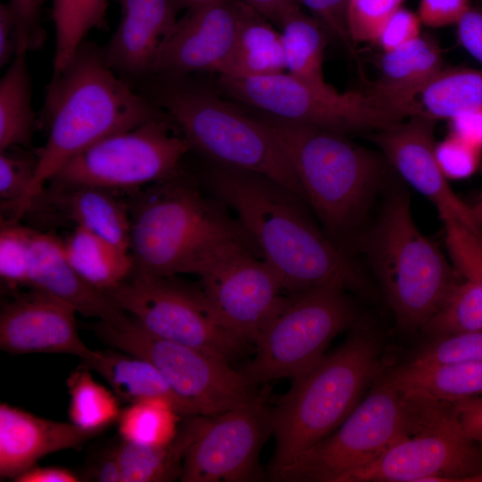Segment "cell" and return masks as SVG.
Masks as SVG:
<instances>
[{
  "label": "cell",
  "instance_id": "cb8c5ba5",
  "mask_svg": "<svg viewBox=\"0 0 482 482\" xmlns=\"http://www.w3.org/2000/svg\"><path fill=\"white\" fill-rule=\"evenodd\" d=\"M35 207L47 208L51 216L55 214L60 220L129 252V212L111 190L92 186H48L31 200L27 211Z\"/></svg>",
  "mask_w": 482,
  "mask_h": 482
},
{
  "label": "cell",
  "instance_id": "4316f807",
  "mask_svg": "<svg viewBox=\"0 0 482 482\" xmlns=\"http://www.w3.org/2000/svg\"><path fill=\"white\" fill-rule=\"evenodd\" d=\"M276 28L241 0L235 44L219 76L252 78L285 72L282 38Z\"/></svg>",
  "mask_w": 482,
  "mask_h": 482
},
{
  "label": "cell",
  "instance_id": "f5cc1de1",
  "mask_svg": "<svg viewBox=\"0 0 482 482\" xmlns=\"http://www.w3.org/2000/svg\"><path fill=\"white\" fill-rule=\"evenodd\" d=\"M17 44L14 16L9 4H0V67L12 61L16 54Z\"/></svg>",
  "mask_w": 482,
  "mask_h": 482
},
{
  "label": "cell",
  "instance_id": "5bb4252c",
  "mask_svg": "<svg viewBox=\"0 0 482 482\" xmlns=\"http://www.w3.org/2000/svg\"><path fill=\"white\" fill-rule=\"evenodd\" d=\"M172 125L170 118L156 119L107 137L69 161L49 186L131 189L170 179L192 149Z\"/></svg>",
  "mask_w": 482,
  "mask_h": 482
},
{
  "label": "cell",
  "instance_id": "44dd1931",
  "mask_svg": "<svg viewBox=\"0 0 482 482\" xmlns=\"http://www.w3.org/2000/svg\"><path fill=\"white\" fill-rule=\"evenodd\" d=\"M96 435L71 422L37 417L0 404V477L14 480L52 453L78 448Z\"/></svg>",
  "mask_w": 482,
  "mask_h": 482
},
{
  "label": "cell",
  "instance_id": "7a4b0ae2",
  "mask_svg": "<svg viewBox=\"0 0 482 482\" xmlns=\"http://www.w3.org/2000/svg\"><path fill=\"white\" fill-rule=\"evenodd\" d=\"M43 113L48 137L37 152L36 173L14 213L17 219L46 183L87 148L147 121L170 118L112 70L104 48L86 40L52 75Z\"/></svg>",
  "mask_w": 482,
  "mask_h": 482
},
{
  "label": "cell",
  "instance_id": "7bdbcfd3",
  "mask_svg": "<svg viewBox=\"0 0 482 482\" xmlns=\"http://www.w3.org/2000/svg\"><path fill=\"white\" fill-rule=\"evenodd\" d=\"M437 162L449 178H456L470 173L477 163V147L451 134L436 145Z\"/></svg>",
  "mask_w": 482,
  "mask_h": 482
},
{
  "label": "cell",
  "instance_id": "d590c367",
  "mask_svg": "<svg viewBox=\"0 0 482 482\" xmlns=\"http://www.w3.org/2000/svg\"><path fill=\"white\" fill-rule=\"evenodd\" d=\"M421 329L433 338L481 331L482 287L467 278L456 282Z\"/></svg>",
  "mask_w": 482,
  "mask_h": 482
},
{
  "label": "cell",
  "instance_id": "8fae6325",
  "mask_svg": "<svg viewBox=\"0 0 482 482\" xmlns=\"http://www.w3.org/2000/svg\"><path fill=\"white\" fill-rule=\"evenodd\" d=\"M88 328L104 344L142 357L162 373L195 415H214L241 406L257 395L241 370L197 348L157 337L129 319L119 324L98 320Z\"/></svg>",
  "mask_w": 482,
  "mask_h": 482
},
{
  "label": "cell",
  "instance_id": "277c9868",
  "mask_svg": "<svg viewBox=\"0 0 482 482\" xmlns=\"http://www.w3.org/2000/svg\"><path fill=\"white\" fill-rule=\"evenodd\" d=\"M349 337L325 354L270 409L275 448L269 465L272 478L295 457L334 432L362 400L381 371V341L356 321Z\"/></svg>",
  "mask_w": 482,
  "mask_h": 482
},
{
  "label": "cell",
  "instance_id": "f1b7e54d",
  "mask_svg": "<svg viewBox=\"0 0 482 482\" xmlns=\"http://www.w3.org/2000/svg\"><path fill=\"white\" fill-rule=\"evenodd\" d=\"M67 260L90 285L104 292L127 279L133 270L129 252L80 228L62 239Z\"/></svg>",
  "mask_w": 482,
  "mask_h": 482
},
{
  "label": "cell",
  "instance_id": "60d3db41",
  "mask_svg": "<svg viewBox=\"0 0 482 482\" xmlns=\"http://www.w3.org/2000/svg\"><path fill=\"white\" fill-rule=\"evenodd\" d=\"M412 361L417 362H482V330L434 337Z\"/></svg>",
  "mask_w": 482,
  "mask_h": 482
},
{
  "label": "cell",
  "instance_id": "ffe728a7",
  "mask_svg": "<svg viewBox=\"0 0 482 482\" xmlns=\"http://www.w3.org/2000/svg\"><path fill=\"white\" fill-rule=\"evenodd\" d=\"M116 1L120 20L104 50L112 70L133 87L151 75L160 47L179 21L181 4L178 0Z\"/></svg>",
  "mask_w": 482,
  "mask_h": 482
},
{
  "label": "cell",
  "instance_id": "5b68a950",
  "mask_svg": "<svg viewBox=\"0 0 482 482\" xmlns=\"http://www.w3.org/2000/svg\"><path fill=\"white\" fill-rule=\"evenodd\" d=\"M137 87L210 162L267 177L305 201L294 170L271 135L253 114L227 102L212 87L192 75H152Z\"/></svg>",
  "mask_w": 482,
  "mask_h": 482
},
{
  "label": "cell",
  "instance_id": "7dc6e473",
  "mask_svg": "<svg viewBox=\"0 0 482 482\" xmlns=\"http://www.w3.org/2000/svg\"><path fill=\"white\" fill-rule=\"evenodd\" d=\"M456 25L461 45L482 63V9L470 7Z\"/></svg>",
  "mask_w": 482,
  "mask_h": 482
},
{
  "label": "cell",
  "instance_id": "d6986e66",
  "mask_svg": "<svg viewBox=\"0 0 482 482\" xmlns=\"http://www.w3.org/2000/svg\"><path fill=\"white\" fill-rule=\"evenodd\" d=\"M76 313L69 303L38 289L16 294L0 312V347L11 354H72L88 366L99 351L79 337Z\"/></svg>",
  "mask_w": 482,
  "mask_h": 482
},
{
  "label": "cell",
  "instance_id": "f907efd6",
  "mask_svg": "<svg viewBox=\"0 0 482 482\" xmlns=\"http://www.w3.org/2000/svg\"><path fill=\"white\" fill-rule=\"evenodd\" d=\"M84 478L97 482H122L116 445L99 454L87 468Z\"/></svg>",
  "mask_w": 482,
  "mask_h": 482
},
{
  "label": "cell",
  "instance_id": "ab89813d",
  "mask_svg": "<svg viewBox=\"0 0 482 482\" xmlns=\"http://www.w3.org/2000/svg\"><path fill=\"white\" fill-rule=\"evenodd\" d=\"M444 223L445 245L454 269L464 278L482 282V235L455 221Z\"/></svg>",
  "mask_w": 482,
  "mask_h": 482
},
{
  "label": "cell",
  "instance_id": "9c48e42d",
  "mask_svg": "<svg viewBox=\"0 0 482 482\" xmlns=\"http://www.w3.org/2000/svg\"><path fill=\"white\" fill-rule=\"evenodd\" d=\"M412 408L385 377L329 436L281 469L277 481L341 482L411 433Z\"/></svg>",
  "mask_w": 482,
  "mask_h": 482
},
{
  "label": "cell",
  "instance_id": "6da1fadb",
  "mask_svg": "<svg viewBox=\"0 0 482 482\" xmlns=\"http://www.w3.org/2000/svg\"><path fill=\"white\" fill-rule=\"evenodd\" d=\"M204 175L212 196L235 212L284 291L364 287L352 255L313 223L292 191L262 175L212 162Z\"/></svg>",
  "mask_w": 482,
  "mask_h": 482
},
{
  "label": "cell",
  "instance_id": "52a82bcc",
  "mask_svg": "<svg viewBox=\"0 0 482 482\" xmlns=\"http://www.w3.org/2000/svg\"><path fill=\"white\" fill-rule=\"evenodd\" d=\"M354 249L366 257L397 325L405 331L422 328L456 283L455 269L420 230L410 196L402 188L388 193L374 225L345 248L348 253Z\"/></svg>",
  "mask_w": 482,
  "mask_h": 482
},
{
  "label": "cell",
  "instance_id": "e575fe53",
  "mask_svg": "<svg viewBox=\"0 0 482 482\" xmlns=\"http://www.w3.org/2000/svg\"><path fill=\"white\" fill-rule=\"evenodd\" d=\"M181 415L163 399H148L129 403L118 419L122 440L153 446L170 444L178 435Z\"/></svg>",
  "mask_w": 482,
  "mask_h": 482
},
{
  "label": "cell",
  "instance_id": "d6a6232c",
  "mask_svg": "<svg viewBox=\"0 0 482 482\" xmlns=\"http://www.w3.org/2000/svg\"><path fill=\"white\" fill-rule=\"evenodd\" d=\"M89 369L83 363L67 378L68 415L73 425L96 436L118 421L121 409L117 395L95 380Z\"/></svg>",
  "mask_w": 482,
  "mask_h": 482
},
{
  "label": "cell",
  "instance_id": "74e56055",
  "mask_svg": "<svg viewBox=\"0 0 482 482\" xmlns=\"http://www.w3.org/2000/svg\"><path fill=\"white\" fill-rule=\"evenodd\" d=\"M21 148L11 147L0 151L1 204L4 209L11 210L12 217L29 189L37 167V154Z\"/></svg>",
  "mask_w": 482,
  "mask_h": 482
},
{
  "label": "cell",
  "instance_id": "d4e9b609",
  "mask_svg": "<svg viewBox=\"0 0 482 482\" xmlns=\"http://www.w3.org/2000/svg\"><path fill=\"white\" fill-rule=\"evenodd\" d=\"M405 396L453 403L482 395V362L411 361L387 376Z\"/></svg>",
  "mask_w": 482,
  "mask_h": 482
},
{
  "label": "cell",
  "instance_id": "4dcf8cb0",
  "mask_svg": "<svg viewBox=\"0 0 482 482\" xmlns=\"http://www.w3.org/2000/svg\"><path fill=\"white\" fill-rule=\"evenodd\" d=\"M26 53H17L0 80V151L31 145L37 124Z\"/></svg>",
  "mask_w": 482,
  "mask_h": 482
},
{
  "label": "cell",
  "instance_id": "ee69618b",
  "mask_svg": "<svg viewBox=\"0 0 482 482\" xmlns=\"http://www.w3.org/2000/svg\"><path fill=\"white\" fill-rule=\"evenodd\" d=\"M418 14L401 7L385 23L374 43L383 52L398 48L421 35Z\"/></svg>",
  "mask_w": 482,
  "mask_h": 482
},
{
  "label": "cell",
  "instance_id": "db71d44e",
  "mask_svg": "<svg viewBox=\"0 0 482 482\" xmlns=\"http://www.w3.org/2000/svg\"><path fill=\"white\" fill-rule=\"evenodd\" d=\"M82 478L74 471L62 467H37L18 476L16 482H79Z\"/></svg>",
  "mask_w": 482,
  "mask_h": 482
},
{
  "label": "cell",
  "instance_id": "8992f818",
  "mask_svg": "<svg viewBox=\"0 0 482 482\" xmlns=\"http://www.w3.org/2000/svg\"><path fill=\"white\" fill-rule=\"evenodd\" d=\"M138 198L130 216L131 274H193L202 256L227 239L242 240L257 249L228 207L206 196L182 170L153 184Z\"/></svg>",
  "mask_w": 482,
  "mask_h": 482
},
{
  "label": "cell",
  "instance_id": "816d5d0a",
  "mask_svg": "<svg viewBox=\"0 0 482 482\" xmlns=\"http://www.w3.org/2000/svg\"><path fill=\"white\" fill-rule=\"evenodd\" d=\"M449 121L451 134L476 147L482 145V109L461 112Z\"/></svg>",
  "mask_w": 482,
  "mask_h": 482
},
{
  "label": "cell",
  "instance_id": "ba28073f",
  "mask_svg": "<svg viewBox=\"0 0 482 482\" xmlns=\"http://www.w3.org/2000/svg\"><path fill=\"white\" fill-rule=\"evenodd\" d=\"M345 287L330 284L287 293L254 344L255 357L241 371L253 385L295 379L324 355L333 338L357 321Z\"/></svg>",
  "mask_w": 482,
  "mask_h": 482
},
{
  "label": "cell",
  "instance_id": "681fc988",
  "mask_svg": "<svg viewBox=\"0 0 482 482\" xmlns=\"http://www.w3.org/2000/svg\"><path fill=\"white\" fill-rule=\"evenodd\" d=\"M278 29L286 20L302 10L298 0H242Z\"/></svg>",
  "mask_w": 482,
  "mask_h": 482
},
{
  "label": "cell",
  "instance_id": "7402d4cb",
  "mask_svg": "<svg viewBox=\"0 0 482 482\" xmlns=\"http://www.w3.org/2000/svg\"><path fill=\"white\" fill-rule=\"evenodd\" d=\"M28 287L48 293L71 305L78 313L112 324L129 315L105 292L87 282L70 264L61 238L35 230Z\"/></svg>",
  "mask_w": 482,
  "mask_h": 482
},
{
  "label": "cell",
  "instance_id": "11a10c76",
  "mask_svg": "<svg viewBox=\"0 0 482 482\" xmlns=\"http://www.w3.org/2000/svg\"><path fill=\"white\" fill-rule=\"evenodd\" d=\"M471 209L477 222L482 227V198Z\"/></svg>",
  "mask_w": 482,
  "mask_h": 482
},
{
  "label": "cell",
  "instance_id": "484cf974",
  "mask_svg": "<svg viewBox=\"0 0 482 482\" xmlns=\"http://www.w3.org/2000/svg\"><path fill=\"white\" fill-rule=\"evenodd\" d=\"M87 367L106 380L120 401L129 404L159 398L170 402L183 417L195 415L157 368L142 357L122 351H99V357Z\"/></svg>",
  "mask_w": 482,
  "mask_h": 482
},
{
  "label": "cell",
  "instance_id": "ac0fdd59",
  "mask_svg": "<svg viewBox=\"0 0 482 482\" xmlns=\"http://www.w3.org/2000/svg\"><path fill=\"white\" fill-rule=\"evenodd\" d=\"M240 5L216 0L190 8L160 47L150 76L220 74L235 44Z\"/></svg>",
  "mask_w": 482,
  "mask_h": 482
},
{
  "label": "cell",
  "instance_id": "bcb514c9",
  "mask_svg": "<svg viewBox=\"0 0 482 482\" xmlns=\"http://www.w3.org/2000/svg\"><path fill=\"white\" fill-rule=\"evenodd\" d=\"M470 8V0H420L418 16L430 28L456 24Z\"/></svg>",
  "mask_w": 482,
  "mask_h": 482
},
{
  "label": "cell",
  "instance_id": "7c38bea8",
  "mask_svg": "<svg viewBox=\"0 0 482 482\" xmlns=\"http://www.w3.org/2000/svg\"><path fill=\"white\" fill-rule=\"evenodd\" d=\"M482 482V445L453 403L418 399L412 433L341 482Z\"/></svg>",
  "mask_w": 482,
  "mask_h": 482
},
{
  "label": "cell",
  "instance_id": "f546056e",
  "mask_svg": "<svg viewBox=\"0 0 482 482\" xmlns=\"http://www.w3.org/2000/svg\"><path fill=\"white\" fill-rule=\"evenodd\" d=\"M443 69L440 46L429 35H420L412 41L378 59L379 77L368 87L378 92H395L416 87Z\"/></svg>",
  "mask_w": 482,
  "mask_h": 482
},
{
  "label": "cell",
  "instance_id": "f6af8a7d",
  "mask_svg": "<svg viewBox=\"0 0 482 482\" xmlns=\"http://www.w3.org/2000/svg\"><path fill=\"white\" fill-rule=\"evenodd\" d=\"M301 5L310 10L328 32L337 37L350 51L353 52L347 29V7L349 0H298Z\"/></svg>",
  "mask_w": 482,
  "mask_h": 482
},
{
  "label": "cell",
  "instance_id": "2e32d148",
  "mask_svg": "<svg viewBox=\"0 0 482 482\" xmlns=\"http://www.w3.org/2000/svg\"><path fill=\"white\" fill-rule=\"evenodd\" d=\"M269 386L249 403L214 415H196L182 482H244L261 477L258 457L270 434Z\"/></svg>",
  "mask_w": 482,
  "mask_h": 482
},
{
  "label": "cell",
  "instance_id": "603a6c76",
  "mask_svg": "<svg viewBox=\"0 0 482 482\" xmlns=\"http://www.w3.org/2000/svg\"><path fill=\"white\" fill-rule=\"evenodd\" d=\"M400 120L418 116L450 120L456 115L482 109V70L442 69L423 84L403 91L366 89Z\"/></svg>",
  "mask_w": 482,
  "mask_h": 482
},
{
  "label": "cell",
  "instance_id": "83f0119b",
  "mask_svg": "<svg viewBox=\"0 0 482 482\" xmlns=\"http://www.w3.org/2000/svg\"><path fill=\"white\" fill-rule=\"evenodd\" d=\"M196 415L187 416L176 437L162 446L122 440L116 445L122 482H167L180 478L187 449L194 438Z\"/></svg>",
  "mask_w": 482,
  "mask_h": 482
},
{
  "label": "cell",
  "instance_id": "9f6ffc18",
  "mask_svg": "<svg viewBox=\"0 0 482 482\" xmlns=\"http://www.w3.org/2000/svg\"><path fill=\"white\" fill-rule=\"evenodd\" d=\"M178 1L179 2L180 4H185V5L189 6V8H192V7L198 6V5L207 4L210 2H213L216 0H178Z\"/></svg>",
  "mask_w": 482,
  "mask_h": 482
},
{
  "label": "cell",
  "instance_id": "c3c4849f",
  "mask_svg": "<svg viewBox=\"0 0 482 482\" xmlns=\"http://www.w3.org/2000/svg\"><path fill=\"white\" fill-rule=\"evenodd\" d=\"M465 433L482 445V395L453 403Z\"/></svg>",
  "mask_w": 482,
  "mask_h": 482
},
{
  "label": "cell",
  "instance_id": "e0dca14e",
  "mask_svg": "<svg viewBox=\"0 0 482 482\" xmlns=\"http://www.w3.org/2000/svg\"><path fill=\"white\" fill-rule=\"evenodd\" d=\"M435 120L413 116L370 134L392 170L428 198L443 222L455 221L482 235L471 206L451 187L436 156Z\"/></svg>",
  "mask_w": 482,
  "mask_h": 482
},
{
  "label": "cell",
  "instance_id": "1f68e13d",
  "mask_svg": "<svg viewBox=\"0 0 482 482\" xmlns=\"http://www.w3.org/2000/svg\"><path fill=\"white\" fill-rule=\"evenodd\" d=\"M279 31L286 72L315 84H328L323 59L328 32L321 22L300 10L286 20Z\"/></svg>",
  "mask_w": 482,
  "mask_h": 482
},
{
  "label": "cell",
  "instance_id": "6f0895ef",
  "mask_svg": "<svg viewBox=\"0 0 482 482\" xmlns=\"http://www.w3.org/2000/svg\"><path fill=\"white\" fill-rule=\"evenodd\" d=\"M475 282V281H474ZM477 283V282H476ZM482 287V282L478 283Z\"/></svg>",
  "mask_w": 482,
  "mask_h": 482
},
{
  "label": "cell",
  "instance_id": "8d00e7d4",
  "mask_svg": "<svg viewBox=\"0 0 482 482\" xmlns=\"http://www.w3.org/2000/svg\"><path fill=\"white\" fill-rule=\"evenodd\" d=\"M34 234L18 220H1L0 276L9 287H28Z\"/></svg>",
  "mask_w": 482,
  "mask_h": 482
},
{
  "label": "cell",
  "instance_id": "836d02e7",
  "mask_svg": "<svg viewBox=\"0 0 482 482\" xmlns=\"http://www.w3.org/2000/svg\"><path fill=\"white\" fill-rule=\"evenodd\" d=\"M108 0H53L52 20L55 31L53 74L61 71L86 36L106 26Z\"/></svg>",
  "mask_w": 482,
  "mask_h": 482
},
{
  "label": "cell",
  "instance_id": "f35d334b",
  "mask_svg": "<svg viewBox=\"0 0 482 482\" xmlns=\"http://www.w3.org/2000/svg\"><path fill=\"white\" fill-rule=\"evenodd\" d=\"M403 0H349L347 29L353 46L373 42Z\"/></svg>",
  "mask_w": 482,
  "mask_h": 482
},
{
  "label": "cell",
  "instance_id": "3957f363",
  "mask_svg": "<svg viewBox=\"0 0 482 482\" xmlns=\"http://www.w3.org/2000/svg\"><path fill=\"white\" fill-rule=\"evenodd\" d=\"M277 142L325 233L341 248L361 231L391 166L346 135L253 113Z\"/></svg>",
  "mask_w": 482,
  "mask_h": 482
},
{
  "label": "cell",
  "instance_id": "b9f144b4",
  "mask_svg": "<svg viewBox=\"0 0 482 482\" xmlns=\"http://www.w3.org/2000/svg\"><path fill=\"white\" fill-rule=\"evenodd\" d=\"M46 0H9L15 21L16 53H28L41 47L46 33L40 23Z\"/></svg>",
  "mask_w": 482,
  "mask_h": 482
},
{
  "label": "cell",
  "instance_id": "30bf717a",
  "mask_svg": "<svg viewBox=\"0 0 482 482\" xmlns=\"http://www.w3.org/2000/svg\"><path fill=\"white\" fill-rule=\"evenodd\" d=\"M223 95L266 115L338 132L368 133L403 120L366 89L340 92L287 72L252 78L219 76Z\"/></svg>",
  "mask_w": 482,
  "mask_h": 482
},
{
  "label": "cell",
  "instance_id": "9a60e30c",
  "mask_svg": "<svg viewBox=\"0 0 482 482\" xmlns=\"http://www.w3.org/2000/svg\"><path fill=\"white\" fill-rule=\"evenodd\" d=\"M251 244L227 239L213 245L194 273L219 322L246 342H255L280 306L282 285Z\"/></svg>",
  "mask_w": 482,
  "mask_h": 482
},
{
  "label": "cell",
  "instance_id": "4fadbf2b",
  "mask_svg": "<svg viewBox=\"0 0 482 482\" xmlns=\"http://www.w3.org/2000/svg\"><path fill=\"white\" fill-rule=\"evenodd\" d=\"M105 294L152 335L228 362L239 355L247 343L219 322L200 287L179 282L175 276L130 274Z\"/></svg>",
  "mask_w": 482,
  "mask_h": 482
}]
</instances>
